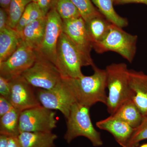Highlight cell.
Masks as SVG:
<instances>
[{
    "mask_svg": "<svg viewBox=\"0 0 147 147\" xmlns=\"http://www.w3.org/2000/svg\"><path fill=\"white\" fill-rule=\"evenodd\" d=\"M98 128L108 131L122 147H128L134 128L113 115L96 123Z\"/></svg>",
    "mask_w": 147,
    "mask_h": 147,
    "instance_id": "obj_14",
    "label": "cell"
},
{
    "mask_svg": "<svg viewBox=\"0 0 147 147\" xmlns=\"http://www.w3.org/2000/svg\"><path fill=\"white\" fill-rule=\"evenodd\" d=\"M111 115L123 121L134 129L140 125L144 119L140 110L131 99L125 102Z\"/></svg>",
    "mask_w": 147,
    "mask_h": 147,
    "instance_id": "obj_19",
    "label": "cell"
},
{
    "mask_svg": "<svg viewBox=\"0 0 147 147\" xmlns=\"http://www.w3.org/2000/svg\"><path fill=\"white\" fill-rule=\"evenodd\" d=\"M139 147H147V144H144L142 145Z\"/></svg>",
    "mask_w": 147,
    "mask_h": 147,
    "instance_id": "obj_35",
    "label": "cell"
},
{
    "mask_svg": "<svg viewBox=\"0 0 147 147\" xmlns=\"http://www.w3.org/2000/svg\"><path fill=\"white\" fill-rule=\"evenodd\" d=\"M22 41L21 33L8 26L0 31V62L12 55Z\"/></svg>",
    "mask_w": 147,
    "mask_h": 147,
    "instance_id": "obj_17",
    "label": "cell"
},
{
    "mask_svg": "<svg viewBox=\"0 0 147 147\" xmlns=\"http://www.w3.org/2000/svg\"><path fill=\"white\" fill-rule=\"evenodd\" d=\"M36 53L34 64L22 76L34 88L52 89L61 80L60 74L53 63Z\"/></svg>",
    "mask_w": 147,
    "mask_h": 147,
    "instance_id": "obj_7",
    "label": "cell"
},
{
    "mask_svg": "<svg viewBox=\"0 0 147 147\" xmlns=\"http://www.w3.org/2000/svg\"><path fill=\"white\" fill-rule=\"evenodd\" d=\"M47 22L45 34L41 45L36 51L55 65L58 40L63 32V20L55 7L46 15Z\"/></svg>",
    "mask_w": 147,
    "mask_h": 147,
    "instance_id": "obj_10",
    "label": "cell"
},
{
    "mask_svg": "<svg viewBox=\"0 0 147 147\" xmlns=\"http://www.w3.org/2000/svg\"><path fill=\"white\" fill-rule=\"evenodd\" d=\"M114 4L122 5L129 3H142L147 5V0H114Z\"/></svg>",
    "mask_w": 147,
    "mask_h": 147,
    "instance_id": "obj_31",
    "label": "cell"
},
{
    "mask_svg": "<svg viewBox=\"0 0 147 147\" xmlns=\"http://www.w3.org/2000/svg\"><path fill=\"white\" fill-rule=\"evenodd\" d=\"M13 108L10 100L0 96V117L8 113Z\"/></svg>",
    "mask_w": 147,
    "mask_h": 147,
    "instance_id": "obj_29",
    "label": "cell"
},
{
    "mask_svg": "<svg viewBox=\"0 0 147 147\" xmlns=\"http://www.w3.org/2000/svg\"><path fill=\"white\" fill-rule=\"evenodd\" d=\"M56 0H38L37 3L44 16L55 7Z\"/></svg>",
    "mask_w": 147,
    "mask_h": 147,
    "instance_id": "obj_28",
    "label": "cell"
},
{
    "mask_svg": "<svg viewBox=\"0 0 147 147\" xmlns=\"http://www.w3.org/2000/svg\"><path fill=\"white\" fill-rule=\"evenodd\" d=\"M90 108L76 102L71 107L67 119V129L64 139L68 144L79 137L88 139L93 146L103 145L100 133L93 125L90 115Z\"/></svg>",
    "mask_w": 147,
    "mask_h": 147,
    "instance_id": "obj_3",
    "label": "cell"
},
{
    "mask_svg": "<svg viewBox=\"0 0 147 147\" xmlns=\"http://www.w3.org/2000/svg\"><path fill=\"white\" fill-rule=\"evenodd\" d=\"M57 123L56 112L41 105L22 111L19 117L21 132H52Z\"/></svg>",
    "mask_w": 147,
    "mask_h": 147,
    "instance_id": "obj_8",
    "label": "cell"
},
{
    "mask_svg": "<svg viewBox=\"0 0 147 147\" xmlns=\"http://www.w3.org/2000/svg\"><path fill=\"white\" fill-rule=\"evenodd\" d=\"M36 52L22 40L15 52L0 62V76L11 81L21 76L34 64Z\"/></svg>",
    "mask_w": 147,
    "mask_h": 147,
    "instance_id": "obj_9",
    "label": "cell"
},
{
    "mask_svg": "<svg viewBox=\"0 0 147 147\" xmlns=\"http://www.w3.org/2000/svg\"><path fill=\"white\" fill-rule=\"evenodd\" d=\"M112 24L102 15L86 21L87 32L93 45L102 41L108 34Z\"/></svg>",
    "mask_w": 147,
    "mask_h": 147,
    "instance_id": "obj_18",
    "label": "cell"
},
{
    "mask_svg": "<svg viewBox=\"0 0 147 147\" xmlns=\"http://www.w3.org/2000/svg\"><path fill=\"white\" fill-rule=\"evenodd\" d=\"M9 138L7 135L0 134V147H8Z\"/></svg>",
    "mask_w": 147,
    "mask_h": 147,
    "instance_id": "obj_32",
    "label": "cell"
},
{
    "mask_svg": "<svg viewBox=\"0 0 147 147\" xmlns=\"http://www.w3.org/2000/svg\"><path fill=\"white\" fill-rule=\"evenodd\" d=\"M52 132H21L18 138L22 147H55L58 138Z\"/></svg>",
    "mask_w": 147,
    "mask_h": 147,
    "instance_id": "obj_16",
    "label": "cell"
},
{
    "mask_svg": "<svg viewBox=\"0 0 147 147\" xmlns=\"http://www.w3.org/2000/svg\"><path fill=\"white\" fill-rule=\"evenodd\" d=\"M11 88L10 82L0 76V96L10 101Z\"/></svg>",
    "mask_w": 147,
    "mask_h": 147,
    "instance_id": "obj_27",
    "label": "cell"
},
{
    "mask_svg": "<svg viewBox=\"0 0 147 147\" xmlns=\"http://www.w3.org/2000/svg\"><path fill=\"white\" fill-rule=\"evenodd\" d=\"M47 17L43 16L27 25L21 33L22 40L36 51L42 43L45 34Z\"/></svg>",
    "mask_w": 147,
    "mask_h": 147,
    "instance_id": "obj_15",
    "label": "cell"
},
{
    "mask_svg": "<svg viewBox=\"0 0 147 147\" xmlns=\"http://www.w3.org/2000/svg\"><path fill=\"white\" fill-rule=\"evenodd\" d=\"M30 3L27 6L25 11L22 15L18 24L15 28V30L21 33L24 28L28 25L30 19L31 9L32 3Z\"/></svg>",
    "mask_w": 147,
    "mask_h": 147,
    "instance_id": "obj_26",
    "label": "cell"
},
{
    "mask_svg": "<svg viewBox=\"0 0 147 147\" xmlns=\"http://www.w3.org/2000/svg\"><path fill=\"white\" fill-rule=\"evenodd\" d=\"M21 112L13 108L0 117V134L9 137H18L19 129V117Z\"/></svg>",
    "mask_w": 147,
    "mask_h": 147,
    "instance_id": "obj_21",
    "label": "cell"
},
{
    "mask_svg": "<svg viewBox=\"0 0 147 147\" xmlns=\"http://www.w3.org/2000/svg\"><path fill=\"white\" fill-rule=\"evenodd\" d=\"M8 16L7 11L4 9H0V31L7 27Z\"/></svg>",
    "mask_w": 147,
    "mask_h": 147,
    "instance_id": "obj_30",
    "label": "cell"
},
{
    "mask_svg": "<svg viewBox=\"0 0 147 147\" xmlns=\"http://www.w3.org/2000/svg\"><path fill=\"white\" fill-rule=\"evenodd\" d=\"M7 147H22L18 137H10Z\"/></svg>",
    "mask_w": 147,
    "mask_h": 147,
    "instance_id": "obj_33",
    "label": "cell"
},
{
    "mask_svg": "<svg viewBox=\"0 0 147 147\" xmlns=\"http://www.w3.org/2000/svg\"><path fill=\"white\" fill-rule=\"evenodd\" d=\"M35 91L41 105L50 110H59L66 119L72 105L77 102L73 90L65 79L62 78L52 89L36 88Z\"/></svg>",
    "mask_w": 147,
    "mask_h": 147,
    "instance_id": "obj_6",
    "label": "cell"
},
{
    "mask_svg": "<svg viewBox=\"0 0 147 147\" xmlns=\"http://www.w3.org/2000/svg\"><path fill=\"white\" fill-rule=\"evenodd\" d=\"M94 73L90 76L83 75L76 79H65L71 87L77 102L90 108L97 102L106 105L107 76L105 69L95 65Z\"/></svg>",
    "mask_w": 147,
    "mask_h": 147,
    "instance_id": "obj_1",
    "label": "cell"
},
{
    "mask_svg": "<svg viewBox=\"0 0 147 147\" xmlns=\"http://www.w3.org/2000/svg\"><path fill=\"white\" fill-rule=\"evenodd\" d=\"M32 2V0H11L7 10V26L15 29L27 6Z\"/></svg>",
    "mask_w": 147,
    "mask_h": 147,
    "instance_id": "obj_22",
    "label": "cell"
},
{
    "mask_svg": "<svg viewBox=\"0 0 147 147\" xmlns=\"http://www.w3.org/2000/svg\"><path fill=\"white\" fill-rule=\"evenodd\" d=\"M32 1L33 2L35 3H37L38 0H32Z\"/></svg>",
    "mask_w": 147,
    "mask_h": 147,
    "instance_id": "obj_36",
    "label": "cell"
},
{
    "mask_svg": "<svg viewBox=\"0 0 147 147\" xmlns=\"http://www.w3.org/2000/svg\"><path fill=\"white\" fill-rule=\"evenodd\" d=\"M137 36L128 33L122 28L112 24L105 38L93 45V49L98 54L115 52L131 63L137 52Z\"/></svg>",
    "mask_w": 147,
    "mask_h": 147,
    "instance_id": "obj_5",
    "label": "cell"
},
{
    "mask_svg": "<svg viewBox=\"0 0 147 147\" xmlns=\"http://www.w3.org/2000/svg\"><path fill=\"white\" fill-rule=\"evenodd\" d=\"M11 1V0H0L1 7L7 11Z\"/></svg>",
    "mask_w": 147,
    "mask_h": 147,
    "instance_id": "obj_34",
    "label": "cell"
},
{
    "mask_svg": "<svg viewBox=\"0 0 147 147\" xmlns=\"http://www.w3.org/2000/svg\"><path fill=\"white\" fill-rule=\"evenodd\" d=\"M63 32L73 42L88 65L92 67L95 65L91 56L92 44L86 28V22L82 17L63 20Z\"/></svg>",
    "mask_w": 147,
    "mask_h": 147,
    "instance_id": "obj_11",
    "label": "cell"
},
{
    "mask_svg": "<svg viewBox=\"0 0 147 147\" xmlns=\"http://www.w3.org/2000/svg\"><path fill=\"white\" fill-rule=\"evenodd\" d=\"M105 70L108 90L105 105L111 115L123 103L132 98L129 80V69L125 63H114L107 66Z\"/></svg>",
    "mask_w": 147,
    "mask_h": 147,
    "instance_id": "obj_2",
    "label": "cell"
},
{
    "mask_svg": "<svg viewBox=\"0 0 147 147\" xmlns=\"http://www.w3.org/2000/svg\"><path fill=\"white\" fill-rule=\"evenodd\" d=\"M129 86L133 102L140 110L144 118H147V74L143 71L129 69Z\"/></svg>",
    "mask_w": 147,
    "mask_h": 147,
    "instance_id": "obj_13",
    "label": "cell"
},
{
    "mask_svg": "<svg viewBox=\"0 0 147 147\" xmlns=\"http://www.w3.org/2000/svg\"><path fill=\"white\" fill-rule=\"evenodd\" d=\"M147 139V118H146L144 119L142 123L138 127L134 129L129 140L128 147H138L141 141Z\"/></svg>",
    "mask_w": 147,
    "mask_h": 147,
    "instance_id": "obj_25",
    "label": "cell"
},
{
    "mask_svg": "<svg viewBox=\"0 0 147 147\" xmlns=\"http://www.w3.org/2000/svg\"><path fill=\"white\" fill-rule=\"evenodd\" d=\"M55 66L62 79L82 77V67L88 64L76 45L62 32L57 45Z\"/></svg>",
    "mask_w": 147,
    "mask_h": 147,
    "instance_id": "obj_4",
    "label": "cell"
},
{
    "mask_svg": "<svg viewBox=\"0 0 147 147\" xmlns=\"http://www.w3.org/2000/svg\"><path fill=\"white\" fill-rule=\"evenodd\" d=\"M79 10L81 17L86 21L102 14L93 5L91 0H71Z\"/></svg>",
    "mask_w": 147,
    "mask_h": 147,
    "instance_id": "obj_24",
    "label": "cell"
},
{
    "mask_svg": "<svg viewBox=\"0 0 147 147\" xmlns=\"http://www.w3.org/2000/svg\"><path fill=\"white\" fill-rule=\"evenodd\" d=\"M10 82V101L13 108L22 112L41 105L37 97L35 88L30 85L22 75Z\"/></svg>",
    "mask_w": 147,
    "mask_h": 147,
    "instance_id": "obj_12",
    "label": "cell"
},
{
    "mask_svg": "<svg viewBox=\"0 0 147 147\" xmlns=\"http://www.w3.org/2000/svg\"><path fill=\"white\" fill-rule=\"evenodd\" d=\"M91 1L97 7L98 11L110 23L122 28L128 26L127 19L119 15L115 10L114 0Z\"/></svg>",
    "mask_w": 147,
    "mask_h": 147,
    "instance_id": "obj_20",
    "label": "cell"
},
{
    "mask_svg": "<svg viewBox=\"0 0 147 147\" xmlns=\"http://www.w3.org/2000/svg\"><path fill=\"white\" fill-rule=\"evenodd\" d=\"M55 7L63 21L81 17L71 0H56Z\"/></svg>",
    "mask_w": 147,
    "mask_h": 147,
    "instance_id": "obj_23",
    "label": "cell"
}]
</instances>
